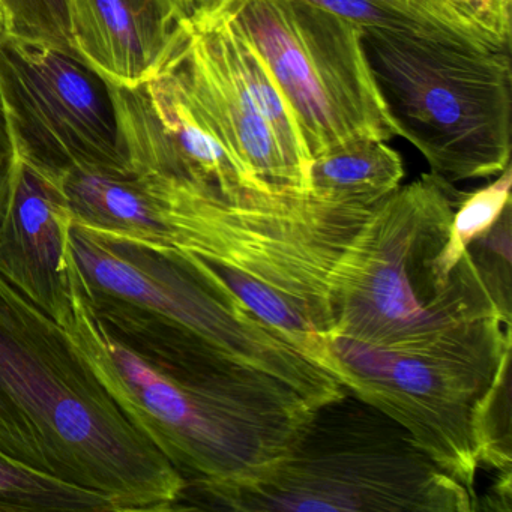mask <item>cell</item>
I'll use <instances>...</instances> for the list:
<instances>
[{
  "instance_id": "cell-1",
  "label": "cell",
  "mask_w": 512,
  "mask_h": 512,
  "mask_svg": "<svg viewBox=\"0 0 512 512\" xmlns=\"http://www.w3.org/2000/svg\"><path fill=\"white\" fill-rule=\"evenodd\" d=\"M68 341L187 485L247 479L292 445L311 406L289 383L173 326L104 320L76 263Z\"/></svg>"
},
{
  "instance_id": "cell-2",
  "label": "cell",
  "mask_w": 512,
  "mask_h": 512,
  "mask_svg": "<svg viewBox=\"0 0 512 512\" xmlns=\"http://www.w3.org/2000/svg\"><path fill=\"white\" fill-rule=\"evenodd\" d=\"M0 452L103 494L113 512L181 508L185 479L134 428L64 329L0 275Z\"/></svg>"
},
{
  "instance_id": "cell-3",
  "label": "cell",
  "mask_w": 512,
  "mask_h": 512,
  "mask_svg": "<svg viewBox=\"0 0 512 512\" xmlns=\"http://www.w3.org/2000/svg\"><path fill=\"white\" fill-rule=\"evenodd\" d=\"M164 244L182 251L251 313L334 376L328 284L341 254L373 208L308 196L242 208L196 185L146 176Z\"/></svg>"
},
{
  "instance_id": "cell-4",
  "label": "cell",
  "mask_w": 512,
  "mask_h": 512,
  "mask_svg": "<svg viewBox=\"0 0 512 512\" xmlns=\"http://www.w3.org/2000/svg\"><path fill=\"white\" fill-rule=\"evenodd\" d=\"M466 193L427 173L374 206L332 269L331 334L388 349H422L482 320L508 322L469 250L446 254Z\"/></svg>"
},
{
  "instance_id": "cell-5",
  "label": "cell",
  "mask_w": 512,
  "mask_h": 512,
  "mask_svg": "<svg viewBox=\"0 0 512 512\" xmlns=\"http://www.w3.org/2000/svg\"><path fill=\"white\" fill-rule=\"evenodd\" d=\"M188 494L193 509L221 511H476L469 491L406 428L349 391L314 406L292 445L262 472L190 485Z\"/></svg>"
},
{
  "instance_id": "cell-6",
  "label": "cell",
  "mask_w": 512,
  "mask_h": 512,
  "mask_svg": "<svg viewBox=\"0 0 512 512\" xmlns=\"http://www.w3.org/2000/svg\"><path fill=\"white\" fill-rule=\"evenodd\" d=\"M362 46L398 136L431 175L454 184L511 164V53L371 31Z\"/></svg>"
},
{
  "instance_id": "cell-7",
  "label": "cell",
  "mask_w": 512,
  "mask_h": 512,
  "mask_svg": "<svg viewBox=\"0 0 512 512\" xmlns=\"http://www.w3.org/2000/svg\"><path fill=\"white\" fill-rule=\"evenodd\" d=\"M71 248L86 295L104 319L193 332L251 367L289 383L311 406L346 388L302 355L182 251L107 238L74 223Z\"/></svg>"
},
{
  "instance_id": "cell-8",
  "label": "cell",
  "mask_w": 512,
  "mask_h": 512,
  "mask_svg": "<svg viewBox=\"0 0 512 512\" xmlns=\"http://www.w3.org/2000/svg\"><path fill=\"white\" fill-rule=\"evenodd\" d=\"M511 323L482 320L422 349H388L329 334L334 376L347 391L406 428L478 509L476 419L506 358Z\"/></svg>"
},
{
  "instance_id": "cell-9",
  "label": "cell",
  "mask_w": 512,
  "mask_h": 512,
  "mask_svg": "<svg viewBox=\"0 0 512 512\" xmlns=\"http://www.w3.org/2000/svg\"><path fill=\"white\" fill-rule=\"evenodd\" d=\"M220 11L268 65L310 158L361 137L398 136L358 26L308 0H227Z\"/></svg>"
},
{
  "instance_id": "cell-10",
  "label": "cell",
  "mask_w": 512,
  "mask_h": 512,
  "mask_svg": "<svg viewBox=\"0 0 512 512\" xmlns=\"http://www.w3.org/2000/svg\"><path fill=\"white\" fill-rule=\"evenodd\" d=\"M0 89L11 134L44 163L127 170L109 83L71 47L4 32Z\"/></svg>"
},
{
  "instance_id": "cell-11",
  "label": "cell",
  "mask_w": 512,
  "mask_h": 512,
  "mask_svg": "<svg viewBox=\"0 0 512 512\" xmlns=\"http://www.w3.org/2000/svg\"><path fill=\"white\" fill-rule=\"evenodd\" d=\"M109 86L127 172L187 182L242 208H271L296 197L274 196L253 178L175 68L133 88Z\"/></svg>"
},
{
  "instance_id": "cell-12",
  "label": "cell",
  "mask_w": 512,
  "mask_h": 512,
  "mask_svg": "<svg viewBox=\"0 0 512 512\" xmlns=\"http://www.w3.org/2000/svg\"><path fill=\"white\" fill-rule=\"evenodd\" d=\"M13 139L10 193L0 220V275L55 322L70 310L76 260L74 214L64 170L44 163Z\"/></svg>"
},
{
  "instance_id": "cell-13",
  "label": "cell",
  "mask_w": 512,
  "mask_h": 512,
  "mask_svg": "<svg viewBox=\"0 0 512 512\" xmlns=\"http://www.w3.org/2000/svg\"><path fill=\"white\" fill-rule=\"evenodd\" d=\"M70 47L109 85L133 88L164 73L191 26L175 0H64Z\"/></svg>"
},
{
  "instance_id": "cell-14",
  "label": "cell",
  "mask_w": 512,
  "mask_h": 512,
  "mask_svg": "<svg viewBox=\"0 0 512 512\" xmlns=\"http://www.w3.org/2000/svg\"><path fill=\"white\" fill-rule=\"evenodd\" d=\"M172 67L194 103L266 191L274 196H308L307 172L284 151L202 29L191 26L187 46Z\"/></svg>"
},
{
  "instance_id": "cell-15",
  "label": "cell",
  "mask_w": 512,
  "mask_h": 512,
  "mask_svg": "<svg viewBox=\"0 0 512 512\" xmlns=\"http://www.w3.org/2000/svg\"><path fill=\"white\" fill-rule=\"evenodd\" d=\"M403 161L382 140H350L317 157L308 166V194L335 205L374 208L401 187Z\"/></svg>"
},
{
  "instance_id": "cell-16",
  "label": "cell",
  "mask_w": 512,
  "mask_h": 512,
  "mask_svg": "<svg viewBox=\"0 0 512 512\" xmlns=\"http://www.w3.org/2000/svg\"><path fill=\"white\" fill-rule=\"evenodd\" d=\"M0 511L110 512L103 494L31 469L0 452Z\"/></svg>"
},
{
  "instance_id": "cell-17",
  "label": "cell",
  "mask_w": 512,
  "mask_h": 512,
  "mask_svg": "<svg viewBox=\"0 0 512 512\" xmlns=\"http://www.w3.org/2000/svg\"><path fill=\"white\" fill-rule=\"evenodd\" d=\"M511 356L505 359L476 419L479 466L511 473Z\"/></svg>"
},
{
  "instance_id": "cell-18",
  "label": "cell",
  "mask_w": 512,
  "mask_h": 512,
  "mask_svg": "<svg viewBox=\"0 0 512 512\" xmlns=\"http://www.w3.org/2000/svg\"><path fill=\"white\" fill-rule=\"evenodd\" d=\"M511 185L509 164L493 184L463 197L455 209L451 236L446 247V253L452 262H461L466 257L467 247L476 238L484 235L496 223L506 206L511 205Z\"/></svg>"
},
{
  "instance_id": "cell-19",
  "label": "cell",
  "mask_w": 512,
  "mask_h": 512,
  "mask_svg": "<svg viewBox=\"0 0 512 512\" xmlns=\"http://www.w3.org/2000/svg\"><path fill=\"white\" fill-rule=\"evenodd\" d=\"M419 29L442 40L458 41L491 52L511 53L464 19L448 0H380Z\"/></svg>"
},
{
  "instance_id": "cell-20",
  "label": "cell",
  "mask_w": 512,
  "mask_h": 512,
  "mask_svg": "<svg viewBox=\"0 0 512 512\" xmlns=\"http://www.w3.org/2000/svg\"><path fill=\"white\" fill-rule=\"evenodd\" d=\"M511 205L506 206L496 223L467 247L485 283L493 293L502 316L511 322L512 257Z\"/></svg>"
},
{
  "instance_id": "cell-21",
  "label": "cell",
  "mask_w": 512,
  "mask_h": 512,
  "mask_svg": "<svg viewBox=\"0 0 512 512\" xmlns=\"http://www.w3.org/2000/svg\"><path fill=\"white\" fill-rule=\"evenodd\" d=\"M8 31L70 47L64 0H2Z\"/></svg>"
},
{
  "instance_id": "cell-22",
  "label": "cell",
  "mask_w": 512,
  "mask_h": 512,
  "mask_svg": "<svg viewBox=\"0 0 512 512\" xmlns=\"http://www.w3.org/2000/svg\"><path fill=\"white\" fill-rule=\"evenodd\" d=\"M470 23L505 49L511 50V10L496 0H448Z\"/></svg>"
},
{
  "instance_id": "cell-23",
  "label": "cell",
  "mask_w": 512,
  "mask_h": 512,
  "mask_svg": "<svg viewBox=\"0 0 512 512\" xmlns=\"http://www.w3.org/2000/svg\"><path fill=\"white\" fill-rule=\"evenodd\" d=\"M14 148L11 139L10 121L5 110L4 97L0 89V220L4 217L10 193L11 169H13Z\"/></svg>"
},
{
  "instance_id": "cell-24",
  "label": "cell",
  "mask_w": 512,
  "mask_h": 512,
  "mask_svg": "<svg viewBox=\"0 0 512 512\" xmlns=\"http://www.w3.org/2000/svg\"><path fill=\"white\" fill-rule=\"evenodd\" d=\"M227 0H175L176 7L190 25L220 11Z\"/></svg>"
},
{
  "instance_id": "cell-25",
  "label": "cell",
  "mask_w": 512,
  "mask_h": 512,
  "mask_svg": "<svg viewBox=\"0 0 512 512\" xmlns=\"http://www.w3.org/2000/svg\"><path fill=\"white\" fill-rule=\"evenodd\" d=\"M8 31V19H7V11H5L4 4H2V0H0V35L4 34V32Z\"/></svg>"
},
{
  "instance_id": "cell-26",
  "label": "cell",
  "mask_w": 512,
  "mask_h": 512,
  "mask_svg": "<svg viewBox=\"0 0 512 512\" xmlns=\"http://www.w3.org/2000/svg\"><path fill=\"white\" fill-rule=\"evenodd\" d=\"M497 4L502 5L506 10H511V2L512 0H496Z\"/></svg>"
}]
</instances>
